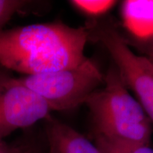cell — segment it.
<instances>
[{"mask_svg": "<svg viewBox=\"0 0 153 153\" xmlns=\"http://www.w3.org/2000/svg\"><path fill=\"white\" fill-rule=\"evenodd\" d=\"M87 26L60 22L35 24L0 31V65L26 75L79 65L87 58Z\"/></svg>", "mask_w": 153, "mask_h": 153, "instance_id": "1", "label": "cell"}, {"mask_svg": "<svg viewBox=\"0 0 153 153\" xmlns=\"http://www.w3.org/2000/svg\"><path fill=\"white\" fill-rule=\"evenodd\" d=\"M104 87L85 104L90 111L94 137L119 143L150 145L152 123L128 91L115 67L104 76Z\"/></svg>", "mask_w": 153, "mask_h": 153, "instance_id": "2", "label": "cell"}, {"mask_svg": "<svg viewBox=\"0 0 153 153\" xmlns=\"http://www.w3.org/2000/svg\"><path fill=\"white\" fill-rule=\"evenodd\" d=\"M47 103L51 111H67L85 104L104 82L99 67L87 58L79 65L19 78Z\"/></svg>", "mask_w": 153, "mask_h": 153, "instance_id": "3", "label": "cell"}, {"mask_svg": "<svg viewBox=\"0 0 153 153\" xmlns=\"http://www.w3.org/2000/svg\"><path fill=\"white\" fill-rule=\"evenodd\" d=\"M87 26L89 38L101 43L109 52L124 85L135 93L153 123V72L148 58L134 53L125 38L109 23L94 22Z\"/></svg>", "mask_w": 153, "mask_h": 153, "instance_id": "4", "label": "cell"}, {"mask_svg": "<svg viewBox=\"0 0 153 153\" xmlns=\"http://www.w3.org/2000/svg\"><path fill=\"white\" fill-rule=\"evenodd\" d=\"M51 111L45 101L19 78L0 72V142L16 130L45 120Z\"/></svg>", "mask_w": 153, "mask_h": 153, "instance_id": "5", "label": "cell"}, {"mask_svg": "<svg viewBox=\"0 0 153 153\" xmlns=\"http://www.w3.org/2000/svg\"><path fill=\"white\" fill-rule=\"evenodd\" d=\"M45 120L49 153H102L95 143L70 126L51 116Z\"/></svg>", "mask_w": 153, "mask_h": 153, "instance_id": "6", "label": "cell"}, {"mask_svg": "<svg viewBox=\"0 0 153 153\" xmlns=\"http://www.w3.org/2000/svg\"><path fill=\"white\" fill-rule=\"evenodd\" d=\"M121 17L135 41H145L153 36V0L123 1Z\"/></svg>", "mask_w": 153, "mask_h": 153, "instance_id": "7", "label": "cell"}, {"mask_svg": "<svg viewBox=\"0 0 153 153\" xmlns=\"http://www.w3.org/2000/svg\"><path fill=\"white\" fill-rule=\"evenodd\" d=\"M95 144L102 153H153L150 145L112 142L94 137Z\"/></svg>", "mask_w": 153, "mask_h": 153, "instance_id": "8", "label": "cell"}, {"mask_svg": "<svg viewBox=\"0 0 153 153\" xmlns=\"http://www.w3.org/2000/svg\"><path fill=\"white\" fill-rule=\"evenodd\" d=\"M70 2L84 14L98 16L109 11L116 1L112 0H72Z\"/></svg>", "mask_w": 153, "mask_h": 153, "instance_id": "9", "label": "cell"}, {"mask_svg": "<svg viewBox=\"0 0 153 153\" xmlns=\"http://www.w3.org/2000/svg\"><path fill=\"white\" fill-rule=\"evenodd\" d=\"M30 3L24 0H0V31L13 16L24 12Z\"/></svg>", "mask_w": 153, "mask_h": 153, "instance_id": "10", "label": "cell"}, {"mask_svg": "<svg viewBox=\"0 0 153 153\" xmlns=\"http://www.w3.org/2000/svg\"><path fill=\"white\" fill-rule=\"evenodd\" d=\"M134 43L135 46L145 53L144 56L153 58V36L145 41H135Z\"/></svg>", "mask_w": 153, "mask_h": 153, "instance_id": "11", "label": "cell"}, {"mask_svg": "<svg viewBox=\"0 0 153 153\" xmlns=\"http://www.w3.org/2000/svg\"><path fill=\"white\" fill-rule=\"evenodd\" d=\"M18 151L19 150H17L16 153L18 152ZM0 153H11L10 150H9L4 145L2 144L1 142H0Z\"/></svg>", "mask_w": 153, "mask_h": 153, "instance_id": "12", "label": "cell"}, {"mask_svg": "<svg viewBox=\"0 0 153 153\" xmlns=\"http://www.w3.org/2000/svg\"><path fill=\"white\" fill-rule=\"evenodd\" d=\"M19 153H36V150H34L32 148H24L19 150Z\"/></svg>", "mask_w": 153, "mask_h": 153, "instance_id": "13", "label": "cell"}, {"mask_svg": "<svg viewBox=\"0 0 153 153\" xmlns=\"http://www.w3.org/2000/svg\"><path fill=\"white\" fill-rule=\"evenodd\" d=\"M146 57L148 58L149 64H150V68H151V69H152V70L153 72V58H152V57Z\"/></svg>", "mask_w": 153, "mask_h": 153, "instance_id": "14", "label": "cell"}]
</instances>
